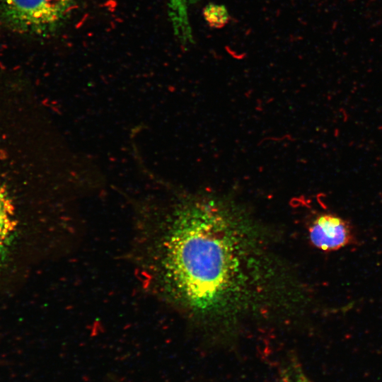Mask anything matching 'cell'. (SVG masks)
Listing matches in <instances>:
<instances>
[{"mask_svg":"<svg viewBox=\"0 0 382 382\" xmlns=\"http://www.w3.org/2000/svg\"><path fill=\"white\" fill-rule=\"evenodd\" d=\"M76 0H0V22L8 30L33 36L57 30Z\"/></svg>","mask_w":382,"mask_h":382,"instance_id":"cell-2","label":"cell"},{"mask_svg":"<svg viewBox=\"0 0 382 382\" xmlns=\"http://www.w3.org/2000/svg\"><path fill=\"white\" fill-rule=\"evenodd\" d=\"M291 371L296 382H312L296 361L291 363Z\"/></svg>","mask_w":382,"mask_h":382,"instance_id":"cell-7","label":"cell"},{"mask_svg":"<svg viewBox=\"0 0 382 382\" xmlns=\"http://www.w3.org/2000/svg\"><path fill=\"white\" fill-rule=\"evenodd\" d=\"M289 373V369L286 368L280 371L279 379L277 382H286L287 375Z\"/></svg>","mask_w":382,"mask_h":382,"instance_id":"cell-8","label":"cell"},{"mask_svg":"<svg viewBox=\"0 0 382 382\" xmlns=\"http://www.w3.org/2000/svg\"><path fill=\"white\" fill-rule=\"evenodd\" d=\"M199 0H167L168 13L174 35L184 46L194 43L190 10Z\"/></svg>","mask_w":382,"mask_h":382,"instance_id":"cell-5","label":"cell"},{"mask_svg":"<svg viewBox=\"0 0 382 382\" xmlns=\"http://www.w3.org/2000/svg\"><path fill=\"white\" fill-rule=\"evenodd\" d=\"M17 229V219L11 199L0 182V270L6 264Z\"/></svg>","mask_w":382,"mask_h":382,"instance_id":"cell-4","label":"cell"},{"mask_svg":"<svg viewBox=\"0 0 382 382\" xmlns=\"http://www.w3.org/2000/svg\"><path fill=\"white\" fill-rule=\"evenodd\" d=\"M221 228L188 213L149 215L137 226L139 269L155 294L193 306L231 287L236 250Z\"/></svg>","mask_w":382,"mask_h":382,"instance_id":"cell-1","label":"cell"},{"mask_svg":"<svg viewBox=\"0 0 382 382\" xmlns=\"http://www.w3.org/2000/svg\"><path fill=\"white\" fill-rule=\"evenodd\" d=\"M311 243L325 252L338 250L355 241L353 227L342 217L322 214L313 221L308 228Z\"/></svg>","mask_w":382,"mask_h":382,"instance_id":"cell-3","label":"cell"},{"mask_svg":"<svg viewBox=\"0 0 382 382\" xmlns=\"http://www.w3.org/2000/svg\"><path fill=\"white\" fill-rule=\"evenodd\" d=\"M203 14L207 23L214 28L223 27L229 18L225 6L216 4L207 5Z\"/></svg>","mask_w":382,"mask_h":382,"instance_id":"cell-6","label":"cell"}]
</instances>
